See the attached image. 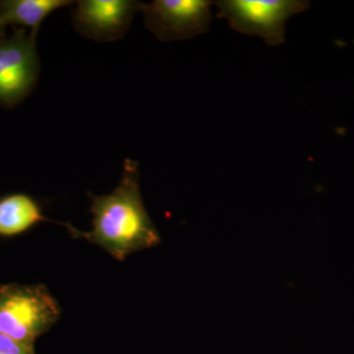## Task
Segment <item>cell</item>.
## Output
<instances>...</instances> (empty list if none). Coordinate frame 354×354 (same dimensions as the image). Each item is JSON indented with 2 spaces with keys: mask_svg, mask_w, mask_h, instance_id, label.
I'll return each mask as SVG.
<instances>
[{
  "mask_svg": "<svg viewBox=\"0 0 354 354\" xmlns=\"http://www.w3.org/2000/svg\"><path fill=\"white\" fill-rule=\"evenodd\" d=\"M92 230H77L65 223L74 239L101 247L111 257L124 261L128 256L152 248L160 234L142 199L138 164L125 160L120 183L109 194L90 195Z\"/></svg>",
  "mask_w": 354,
  "mask_h": 354,
  "instance_id": "cell-1",
  "label": "cell"
},
{
  "mask_svg": "<svg viewBox=\"0 0 354 354\" xmlns=\"http://www.w3.org/2000/svg\"><path fill=\"white\" fill-rule=\"evenodd\" d=\"M0 354H36L34 346L21 342L0 334Z\"/></svg>",
  "mask_w": 354,
  "mask_h": 354,
  "instance_id": "cell-9",
  "label": "cell"
},
{
  "mask_svg": "<svg viewBox=\"0 0 354 354\" xmlns=\"http://www.w3.org/2000/svg\"><path fill=\"white\" fill-rule=\"evenodd\" d=\"M39 69L36 34L20 32L0 43V102L16 104L29 94Z\"/></svg>",
  "mask_w": 354,
  "mask_h": 354,
  "instance_id": "cell-5",
  "label": "cell"
},
{
  "mask_svg": "<svg viewBox=\"0 0 354 354\" xmlns=\"http://www.w3.org/2000/svg\"><path fill=\"white\" fill-rule=\"evenodd\" d=\"M71 3L68 0H11L0 6V16L4 25L32 28L36 34L48 16Z\"/></svg>",
  "mask_w": 354,
  "mask_h": 354,
  "instance_id": "cell-8",
  "label": "cell"
},
{
  "mask_svg": "<svg viewBox=\"0 0 354 354\" xmlns=\"http://www.w3.org/2000/svg\"><path fill=\"white\" fill-rule=\"evenodd\" d=\"M207 0H155L142 7L145 26L162 41H181L204 34L211 23Z\"/></svg>",
  "mask_w": 354,
  "mask_h": 354,
  "instance_id": "cell-4",
  "label": "cell"
},
{
  "mask_svg": "<svg viewBox=\"0 0 354 354\" xmlns=\"http://www.w3.org/2000/svg\"><path fill=\"white\" fill-rule=\"evenodd\" d=\"M62 316V307L44 285H0V334L34 346Z\"/></svg>",
  "mask_w": 354,
  "mask_h": 354,
  "instance_id": "cell-2",
  "label": "cell"
},
{
  "mask_svg": "<svg viewBox=\"0 0 354 354\" xmlns=\"http://www.w3.org/2000/svg\"><path fill=\"white\" fill-rule=\"evenodd\" d=\"M143 4L135 0H82L76 2L72 22L86 38L102 43L118 41L125 36Z\"/></svg>",
  "mask_w": 354,
  "mask_h": 354,
  "instance_id": "cell-6",
  "label": "cell"
},
{
  "mask_svg": "<svg viewBox=\"0 0 354 354\" xmlns=\"http://www.w3.org/2000/svg\"><path fill=\"white\" fill-rule=\"evenodd\" d=\"M3 21L1 19V16H0V29H2V27H4Z\"/></svg>",
  "mask_w": 354,
  "mask_h": 354,
  "instance_id": "cell-10",
  "label": "cell"
},
{
  "mask_svg": "<svg viewBox=\"0 0 354 354\" xmlns=\"http://www.w3.org/2000/svg\"><path fill=\"white\" fill-rule=\"evenodd\" d=\"M48 218L36 200L26 194H12L0 199V235L15 236Z\"/></svg>",
  "mask_w": 354,
  "mask_h": 354,
  "instance_id": "cell-7",
  "label": "cell"
},
{
  "mask_svg": "<svg viewBox=\"0 0 354 354\" xmlns=\"http://www.w3.org/2000/svg\"><path fill=\"white\" fill-rule=\"evenodd\" d=\"M214 4L218 17L227 19L235 31L260 37L274 46L285 43L288 18L309 7L301 0H221Z\"/></svg>",
  "mask_w": 354,
  "mask_h": 354,
  "instance_id": "cell-3",
  "label": "cell"
}]
</instances>
